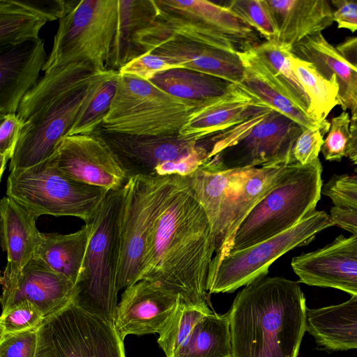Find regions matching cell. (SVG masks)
I'll use <instances>...</instances> for the list:
<instances>
[{
	"mask_svg": "<svg viewBox=\"0 0 357 357\" xmlns=\"http://www.w3.org/2000/svg\"><path fill=\"white\" fill-rule=\"evenodd\" d=\"M216 250L210 220L185 176H178L147 248L141 280L185 305L208 307L207 280Z\"/></svg>",
	"mask_w": 357,
	"mask_h": 357,
	"instance_id": "obj_1",
	"label": "cell"
},
{
	"mask_svg": "<svg viewBox=\"0 0 357 357\" xmlns=\"http://www.w3.org/2000/svg\"><path fill=\"white\" fill-rule=\"evenodd\" d=\"M307 308L298 281L266 275L248 283L228 312L231 357H298Z\"/></svg>",
	"mask_w": 357,
	"mask_h": 357,
	"instance_id": "obj_2",
	"label": "cell"
},
{
	"mask_svg": "<svg viewBox=\"0 0 357 357\" xmlns=\"http://www.w3.org/2000/svg\"><path fill=\"white\" fill-rule=\"evenodd\" d=\"M154 20L139 34L137 44L145 53L160 43L183 40L231 52L243 50L252 28L226 6L206 0H153Z\"/></svg>",
	"mask_w": 357,
	"mask_h": 357,
	"instance_id": "obj_3",
	"label": "cell"
},
{
	"mask_svg": "<svg viewBox=\"0 0 357 357\" xmlns=\"http://www.w3.org/2000/svg\"><path fill=\"white\" fill-rule=\"evenodd\" d=\"M126 185L109 190L92 221L82 269L70 301L114 326Z\"/></svg>",
	"mask_w": 357,
	"mask_h": 357,
	"instance_id": "obj_4",
	"label": "cell"
},
{
	"mask_svg": "<svg viewBox=\"0 0 357 357\" xmlns=\"http://www.w3.org/2000/svg\"><path fill=\"white\" fill-rule=\"evenodd\" d=\"M322 171L319 158L307 165L291 163L277 186L239 225L231 252L279 234L314 212L322 193Z\"/></svg>",
	"mask_w": 357,
	"mask_h": 357,
	"instance_id": "obj_5",
	"label": "cell"
},
{
	"mask_svg": "<svg viewBox=\"0 0 357 357\" xmlns=\"http://www.w3.org/2000/svg\"><path fill=\"white\" fill-rule=\"evenodd\" d=\"M109 191L81 183L58 167L54 154L33 167L10 172L6 196L39 217L72 216L91 223Z\"/></svg>",
	"mask_w": 357,
	"mask_h": 357,
	"instance_id": "obj_6",
	"label": "cell"
},
{
	"mask_svg": "<svg viewBox=\"0 0 357 357\" xmlns=\"http://www.w3.org/2000/svg\"><path fill=\"white\" fill-rule=\"evenodd\" d=\"M206 100L178 98L150 81L119 73L109 112L100 126L108 131L132 135H176Z\"/></svg>",
	"mask_w": 357,
	"mask_h": 357,
	"instance_id": "obj_7",
	"label": "cell"
},
{
	"mask_svg": "<svg viewBox=\"0 0 357 357\" xmlns=\"http://www.w3.org/2000/svg\"><path fill=\"white\" fill-rule=\"evenodd\" d=\"M111 151L128 180L135 177L187 176L207 160L204 142L178 134L132 135L108 131L102 126L92 133Z\"/></svg>",
	"mask_w": 357,
	"mask_h": 357,
	"instance_id": "obj_8",
	"label": "cell"
},
{
	"mask_svg": "<svg viewBox=\"0 0 357 357\" xmlns=\"http://www.w3.org/2000/svg\"><path fill=\"white\" fill-rule=\"evenodd\" d=\"M118 0H81L59 20L52 50L43 71L86 63L107 71L116 31Z\"/></svg>",
	"mask_w": 357,
	"mask_h": 357,
	"instance_id": "obj_9",
	"label": "cell"
},
{
	"mask_svg": "<svg viewBox=\"0 0 357 357\" xmlns=\"http://www.w3.org/2000/svg\"><path fill=\"white\" fill-rule=\"evenodd\" d=\"M303 129L285 115L262 107L226 130L223 142L227 149L208 160L227 169L293 163V148Z\"/></svg>",
	"mask_w": 357,
	"mask_h": 357,
	"instance_id": "obj_10",
	"label": "cell"
},
{
	"mask_svg": "<svg viewBox=\"0 0 357 357\" xmlns=\"http://www.w3.org/2000/svg\"><path fill=\"white\" fill-rule=\"evenodd\" d=\"M177 177H135L128 181L121 222L119 291L141 280L150 238Z\"/></svg>",
	"mask_w": 357,
	"mask_h": 357,
	"instance_id": "obj_11",
	"label": "cell"
},
{
	"mask_svg": "<svg viewBox=\"0 0 357 357\" xmlns=\"http://www.w3.org/2000/svg\"><path fill=\"white\" fill-rule=\"evenodd\" d=\"M35 357H126L114 326L70 301L38 328Z\"/></svg>",
	"mask_w": 357,
	"mask_h": 357,
	"instance_id": "obj_12",
	"label": "cell"
},
{
	"mask_svg": "<svg viewBox=\"0 0 357 357\" xmlns=\"http://www.w3.org/2000/svg\"><path fill=\"white\" fill-rule=\"evenodd\" d=\"M330 215L315 211L290 229L245 249L231 252L208 273V294L231 293L268 275L271 265L297 247L310 243L317 234L332 227Z\"/></svg>",
	"mask_w": 357,
	"mask_h": 357,
	"instance_id": "obj_13",
	"label": "cell"
},
{
	"mask_svg": "<svg viewBox=\"0 0 357 357\" xmlns=\"http://www.w3.org/2000/svg\"><path fill=\"white\" fill-rule=\"evenodd\" d=\"M104 77L56 99L26 122L9 163L10 172L26 169L49 158L66 136L77 114Z\"/></svg>",
	"mask_w": 357,
	"mask_h": 357,
	"instance_id": "obj_14",
	"label": "cell"
},
{
	"mask_svg": "<svg viewBox=\"0 0 357 357\" xmlns=\"http://www.w3.org/2000/svg\"><path fill=\"white\" fill-rule=\"evenodd\" d=\"M54 154L59 169L81 183L108 191L121 189L128 183L111 151L92 134L62 137Z\"/></svg>",
	"mask_w": 357,
	"mask_h": 357,
	"instance_id": "obj_15",
	"label": "cell"
},
{
	"mask_svg": "<svg viewBox=\"0 0 357 357\" xmlns=\"http://www.w3.org/2000/svg\"><path fill=\"white\" fill-rule=\"evenodd\" d=\"M298 282L357 296V234H340L315 250L292 258Z\"/></svg>",
	"mask_w": 357,
	"mask_h": 357,
	"instance_id": "obj_16",
	"label": "cell"
},
{
	"mask_svg": "<svg viewBox=\"0 0 357 357\" xmlns=\"http://www.w3.org/2000/svg\"><path fill=\"white\" fill-rule=\"evenodd\" d=\"M2 312L28 301L45 315L52 314L71 299L74 284L33 257L20 271H3L1 278Z\"/></svg>",
	"mask_w": 357,
	"mask_h": 357,
	"instance_id": "obj_17",
	"label": "cell"
},
{
	"mask_svg": "<svg viewBox=\"0 0 357 357\" xmlns=\"http://www.w3.org/2000/svg\"><path fill=\"white\" fill-rule=\"evenodd\" d=\"M178 304V297L152 281L140 280L124 289L114 327L123 340L128 335L160 333Z\"/></svg>",
	"mask_w": 357,
	"mask_h": 357,
	"instance_id": "obj_18",
	"label": "cell"
},
{
	"mask_svg": "<svg viewBox=\"0 0 357 357\" xmlns=\"http://www.w3.org/2000/svg\"><path fill=\"white\" fill-rule=\"evenodd\" d=\"M291 164L247 167L227 207L209 273L230 253L239 225L254 207L277 186Z\"/></svg>",
	"mask_w": 357,
	"mask_h": 357,
	"instance_id": "obj_19",
	"label": "cell"
},
{
	"mask_svg": "<svg viewBox=\"0 0 357 357\" xmlns=\"http://www.w3.org/2000/svg\"><path fill=\"white\" fill-rule=\"evenodd\" d=\"M243 67L242 80L237 84L255 100L292 119L303 128L328 131L330 122L319 124L303 112L292 93L257 52L255 45L238 52Z\"/></svg>",
	"mask_w": 357,
	"mask_h": 357,
	"instance_id": "obj_20",
	"label": "cell"
},
{
	"mask_svg": "<svg viewBox=\"0 0 357 357\" xmlns=\"http://www.w3.org/2000/svg\"><path fill=\"white\" fill-rule=\"evenodd\" d=\"M47 57L41 38L1 47L0 116L17 112L22 100L40 79Z\"/></svg>",
	"mask_w": 357,
	"mask_h": 357,
	"instance_id": "obj_21",
	"label": "cell"
},
{
	"mask_svg": "<svg viewBox=\"0 0 357 357\" xmlns=\"http://www.w3.org/2000/svg\"><path fill=\"white\" fill-rule=\"evenodd\" d=\"M262 107L265 106L237 84H231L223 95L209 99L198 107L181 128L178 135L199 142L236 126Z\"/></svg>",
	"mask_w": 357,
	"mask_h": 357,
	"instance_id": "obj_22",
	"label": "cell"
},
{
	"mask_svg": "<svg viewBox=\"0 0 357 357\" xmlns=\"http://www.w3.org/2000/svg\"><path fill=\"white\" fill-rule=\"evenodd\" d=\"M176 67L208 74L231 84L239 83L243 67L237 52H231L200 43L169 40L151 51Z\"/></svg>",
	"mask_w": 357,
	"mask_h": 357,
	"instance_id": "obj_23",
	"label": "cell"
},
{
	"mask_svg": "<svg viewBox=\"0 0 357 357\" xmlns=\"http://www.w3.org/2000/svg\"><path fill=\"white\" fill-rule=\"evenodd\" d=\"M278 29V41L290 50L306 38L322 33L334 22L327 0H267Z\"/></svg>",
	"mask_w": 357,
	"mask_h": 357,
	"instance_id": "obj_24",
	"label": "cell"
},
{
	"mask_svg": "<svg viewBox=\"0 0 357 357\" xmlns=\"http://www.w3.org/2000/svg\"><path fill=\"white\" fill-rule=\"evenodd\" d=\"M37 219L12 198H1L0 234L1 248L7 255L5 271L17 273L34 257L41 236L36 227Z\"/></svg>",
	"mask_w": 357,
	"mask_h": 357,
	"instance_id": "obj_25",
	"label": "cell"
},
{
	"mask_svg": "<svg viewBox=\"0 0 357 357\" xmlns=\"http://www.w3.org/2000/svg\"><path fill=\"white\" fill-rule=\"evenodd\" d=\"M298 58L312 63L325 77L336 78L340 107L351 114L357 112V67L349 62L322 34L309 36L291 51Z\"/></svg>",
	"mask_w": 357,
	"mask_h": 357,
	"instance_id": "obj_26",
	"label": "cell"
},
{
	"mask_svg": "<svg viewBox=\"0 0 357 357\" xmlns=\"http://www.w3.org/2000/svg\"><path fill=\"white\" fill-rule=\"evenodd\" d=\"M246 168L227 169L206 161L185 176L210 220L216 244L221 235L227 207Z\"/></svg>",
	"mask_w": 357,
	"mask_h": 357,
	"instance_id": "obj_27",
	"label": "cell"
},
{
	"mask_svg": "<svg viewBox=\"0 0 357 357\" xmlns=\"http://www.w3.org/2000/svg\"><path fill=\"white\" fill-rule=\"evenodd\" d=\"M306 331L326 351L357 349V296L337 305L307 308Z\"/></svg>",
	"mask_w": 357,
	"mask_h": 357,
	"instance_id": "obj_28",
	"label": "cell"
},
{
	"mask_svg": "<svg viewBox=\"0 0 357 357\" xmlns=\"http://www.w3.org/2000/svg\"><path fill=\"white\" fill-rule=\"evenodd\" d=\"M86 63H73L45 73L36 85L22 100L17 114L24 122L65 94L104 77Z\"/></svg>",
	"mask_w": 357,
	"mask_h": 357,
	"instance_id": "obj_29",
	"label": "cell"
},
{
	"mask_svg": "<svg viewBox=\"0 0 357 357\" xmlns=\"http://www.w3.org/2000/svg\"><path fill=\"white\" fill-rule=\"evenodd\" d=\"M153 0H118L116 31L107 62V70L119 71L143 54L138 44L139 33L155 19Z\"/></svg>",
	"mask_w": 357,
	"mask_h": 357,
	"instance_id": "obj_30",
	"label": "cell"
},
{
	"mask_svg": "<svg viewBox=\"0 0 357 357\" xmlns=\"http://www.w3.org/2000/svg\"><path fill=\"white\" fill-rule=\"evenodd\" d=\"M91 229L92 222L68 234L41 233L34 257L75 284L82 269Z\"/></svg>",
	"mask_w": 357,
	"mask_h": 357,
	"instance_id": "obj_31",
	"label": "cell"
},
{
	"mask_svg": "<svg viewBox=\"0 0 357 357\" xmlns=\"http://www.w3.org/2000/svg\"><path fill=\"white\" fill-rule=\"evenodd\" d=\"M150 82L167 93L188 100H205L226 93L231 83L218 77L183 68H173Z\"/></svg>",
	"mask_w": 357,
	"mask_h": 357,
	"instance_id": "obj_32",
	"label": "cell"
},
{
	"mask_svg": "<svg viewBox=\"0 0 357 357\" xmlns=\"http://www.w3.org/2000/svg\"><path fill=\"white\" fill-rule=\"evenodd\" d=\"M174 357H231L228 312L220 314L212 312L206 315Z\"/></svg>",
	"mask_w": 357,
	"mask_h": 357,
	"instance_id": "obj_33",
	"label": "cell"
},
{
	"mask_svg": "<svg viewBox=\"0 0 357 357\" xmlns=\"http://www.w3.org/2000/svg\"><path fill=\"white\" fill-rule=\"evenodd\" d=\"M291 67L310 102L308 116L319 124L328 121L326 117L331 110L340 105L339 86L335 76H324L314 64L295 56L289 54Z\"/></svg>",
	"mask_w": 357,
	"mask_h": 357,
	"instance_id": "obj_34",
	"label": "cell"
},
{
	"mask_svg": "<svg viewBox=\"0 0 357 357\" xmlns=\"http://www.w3.org/2000/svg\"><path fill=\"white\" fill-rule=\"evenodd\" d=\"M48 22L29 0H0V46H14L39 39Z\"/></svg>",
	"mask_w": 357,
	"mask_h": 357,
	"instance_id": "obj_35",
	"label": "cell"
},
{
	"mask_svg": "<svg viewBox=\"0 0 357 357\" xmlns=\"http://www.w3.org/2000/svg\"><path fill=\"white\" fill-rule=\"evenodd\" d=\"M119 77V71L112 70L99 82L77 114L67 135H91L102 124L109 112Z\"/></svg>",
	"mask_w": 357,
	"mask_h": 357,
	"instance_id": "obj_36",
	"label": "cell"
},
{
	"mask_svg": "<svg viewBox=\"0 0 357 357\" xmlns=\"http://www.w3.org/2000/svg\"><path fill=\"white\" fill-rule=\"evenodd\" d=\"M213 311L208 307L185 305L179 303L167 324L160 331L158 344L166 357L175 354L188 339L195 326Z\"/></svg>",
	"mask_w": 357,
	"mask_h": 357,
	"instance_id": "obj_37",
	"label": "cell"
},
{
	"mask_svg": "<svg viewBox=\"0 0 357 357\" xmlns=\"http://www.w3.org/2000/svg\"><path fill=\"white\" fill-rule=\"evenodd\" d=\"M255 49L291 91L300 109L307 114L310 99L291 67L289 58L291 50L277 40H266L255 45Z\"/></svg>",
	"mask_w": 357,
	"mask_h": 357,
	"instance_id": "obj_38",
	"label": "cell"
},
{
	"mask_svg": "<svg viewBox=\"0 0 357 357\" xmlns=\"http://www.w3.org/2000/svg\"><path fill=\"white\" fill-rule=\"evenodd\" d=\"M226 6L266 40L278 39L279 32L276 20L267 0H235Z\"/></svg>",
	"mask_w": 357,
	"mask_h": 357,
	"instance_id": "obj_39",
	"label": "cell"
},
{
	"mask_svg": "<svg viewBox=\"0 0 357 357\" xmlns=\"http://www.w3.org/2000/svg\"><path fill=\"white\" fill-rule=\"evenodd\" d=\"M45 317L43 312L31 303L21 302L1 312L0 335L37 329Z\"/></svg>",
	"mask_w": 357,
	"mask_h": 357,
	"instance_id": "obj_40",
	"label": "cell"
},
{
	"mask_svg": "<svg viewBox=\"0 0 357 357\" xmlns=\"http://www.w3.org/2000/svg\"><path fill=\"white\" fill-rule=\"evenodd\" d=\"M351 116L348 112L342 111L330 121V127L321 147L326 160L340 162L347 157L350 139Z\"/></svg>",
	"mask_w": 357,
	"mask_h": 357,
	"instance_id": "obj_41",
	"label": "cell"
},
{
	"mask_svg": "<svg viewBox=\"0 0 357 357\" xmlns=\"http://www.w3.org/2000/svg\"><path fill=\"white\" fill-rule=\"evenodd\" d=\"M322 193L334 206L357 212V176L334 174L324 183Z\"/></svg>",
	"mask_w": 357,
	"mask_h": 357,
	"instance_id": "obj_42",
	"label": "cell"
},
{
	"mask_svg": "<svg viewBox=\"0 0 357 357\" xmlns=\"http://www.w3.org/2000/svg\"><path fill=\"white\" fill-rule=\"evenodd\" d=\"M0 177L3 176L8 162L14 155L25 122L17 113L0 116Z\"/></svg>",
	"mask_w": 357,
	"mask_h": 357,
	"instance_id": "obj_43",
	"label": "cell"
},
{
	"mask_svg": "<svg viewBox=\"0 0 357 357\" xmlns=\"http://www.w3.org/2000/svg\"><path fill=\"white\" fill-rule=\"evenodd\" d=\"M38 328L0 335V357H35Z\"/></svg>",
	"mask_w": 357,
	"mask_h": 357,
	"instance_id": "obj_44",
	"label": "cell"
},
{
	"mask_svg": "<svg viewBox=\"0 0 357 357\" xmlns=\"http://www.w3.org/2000/svg\"><path fill=\"white\" fill-rule=\"evenodd\" d=\"M327 131L320 128H305L297 138L292 151L294 162L301 165L313 163L319 159Z\"/></svg>",
	"mask_w": 357,
	"mask_h": 357,
	"instance_id": "obj_45",
	"label": "cell"
},
{
	"mask_svg": "<svg viewBox=\"0 0 357 357\" xmlns=\"http://www.w3.org/2000/svg\"><path fill=\"white\" fill-rule=\"evenodd\" d=\"M173 68L177 67L160 55L147 52L127 63L119 73L150 81L155 75Z\"/></svg>",
	"mask_w": 357,
	"mask_h": 357,
	"instance_id": "obj_46",
	"label": "cell"
},
{
	"mask_svg": "<svg viewBox=\"0 0 357 357\" xmlns=\"http://www.w3.org/2000/svg\"><path fill=\"white\" fill-rule=\"evenodd\" d=\"M334 22L339 29H345L352 33L357 31V1L331 0Z\"/></svg>",
	"mask_w": 357,
	"mask_h": 357,
	"instance_id": "obj_47",
	"label": "cell"
},
{
	"mask_svg": "<svg viewBox=\"0 0 357 357\" xmlns=\"http://www.w3.org/2000/svg\"><path fill=\"white\" fill-rule=\"evenodd\" d=\"M333 226L338 227L351 234H357V212L333 206L330 210Z\"/></svg>",
	"mask_w": 357,
	"mask_h": 357,
	"instance_id": "obj_48",
	"label": "cell"
},
{
	"mask_svg": "<svg viewBox=\"0 0 357 357\" xmlns=\"http://www.w3.org/2000/svg\"><path fill=\"white\" fill-rule=\"evenodd\" d=\"M335 47L349 62L357 67V36L345 38Z\"/></svg>",
	"mask_w": 357,
	"mask_h": 357,
	"instance_id": "obj_49",
	"label": "cell"
},
{
	"mask_svg": "<svg viewBox=\"0 0 357 357\" xmlns=\"http://www.w3.org/2000/svg\"><path fill=\"white\" fill-rule=\"evenodd\" d=\"M347 157L354 165H357V112L351 116L350 139Z\"/></svg>",
	"mask_w": 357,
	"mask_h": 357,
	"instance_id": "obj_50",
	"label": "cell"
},
{
	"mask_svg": "<svg viewBox=\"0 0 357 357\" xmlns=\"http://www.w3.org/2000/svg\"><path fill=\"white\" fill-rule=\"evenodd\" d=\"M356 172L357 173V168L355 169Z\"/></svg>",
	"mask_w": 357,
	"mask_h": 357,
	"instance_id": "obj_51",
	"label": "cell"
}]
</instances>
